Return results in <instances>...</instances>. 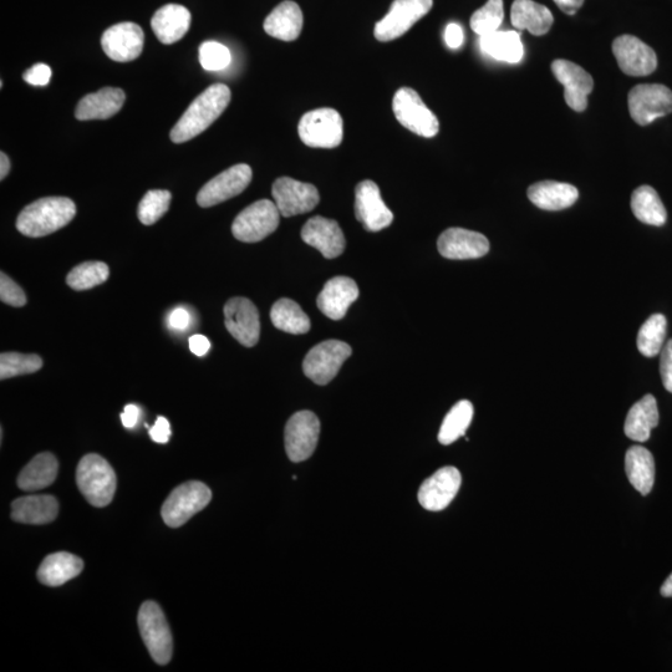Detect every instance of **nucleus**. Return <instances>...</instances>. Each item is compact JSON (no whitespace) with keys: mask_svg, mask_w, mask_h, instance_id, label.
<instances>
[{"mask_svg":"<svg viewBox=\"0 0 672 672\" xmlns=\"http://www.w3.org/2000/svg\"><path fill=\"white\" fill-rule=\"evenodd\" d=\"M224 323L239 344L252 348L261 336V320L256 305L247 298L229 299L224 305Z\"/></svg>","mask_w":672,"mask_h":672,"instance_id":"obj_15","label":"nucleus"},{"mask_svg":"<svg viewBox=\"0 0 672 672\" xmlns=\"http://www.w3.org/2000/svg\"><path fill=\"white\" fill-rule=\"evenodd\" d=\"M59 503L53 496L20 497L12 504L13 521L25 524H47L55 521Z\"/></svg>","mask_w":672,"mask_h":672,"instance_id":"obj_32","label":"nucleus"},{"mask_svg":"<svg viewBox=\"0 0 672 672\" xmlns=\"http://www.w3.org/2000/svg\"><path fill=\"white\" fill-rule=\"evenodd\" d=\"M350 345L339 340H328L314 346L305 356L303 371L315 384L327 385L338 375L341 366L350 358Z\"/></svg>","mask_w":672,"mask_h":672,"instance_id":"obj_10","label":"nucleus"},{"mask_svg":"<svg viewBox=\"0 0 672 672\" xmlns=\"http://www.w3.org/2000/svg\"><path fill=\"white\" fill-rule=\"evenodd\" d=\"M303 23V13L299 5L285 0L268 15L263 27L266 33L273 38L283 40V42H294L302 33Z\"/></svg>","mask_w":672,"mask_h":672,"instance_id":"obj_27","label":"nucleus"},{"mask_svg":"<svg viewBox=\"0 0 672 672\" xmlns=\"http://www.w3.org/2000/svg\"><path fill=\"white\" fill-rule=\"evenodd\" d=\"M84 563L74 554L59 552L50 554L38 569L40 583L48 587H60L83 572Z\"/></svg>","mask_w":672,"mask_h":672,"instance_id":"obj_31","label":"nucleus"},{"mask_svg":"<svg viewBox=\"0 0 672 672\" xmlns=\"http://www.w3.org/2000/svg\"><path fill=\"white\" fill-rule=\"evenodd\" d=\"M629 112L636 124L651 122L672 112V91L663 84H640L628 96Z\"/></svg>","mask_w":672,"mask_h":672,"instance_id":"obj_11","label":"nucleus"},{"mask_svg":"<svg viewBox=\"0 0 672 672\" xmlns=\"http://www.w3.org/2000/svg\"><path fill=\"white\" fill-rule=\"evenodd\" d=\"M302 239L328 259L338 258L345 251V236L338 222L322 216L310 218L305 223Z\"/></svg>","mask_w":672,"mask_h":672,"instance_id":"obj_22","label":"nucleus"},{"mask_svg":"<svg viewBox=\"0 0 672 672\" xmlns=\"http://www.w3.org/2000/svg\"><path fill=\"white\" fill-rule=\"evenodd\" d=\"M511 20L514 28L528 30L537 37L547 34L554 22L551 10L533 0H514Z\"/></svg>","mask_w":672,"mask_h":672,"instance_id":"obj_29","label":"nucleus"},{"mask_svg":"<svg viewBox=\"0 0 672 672\" xmlns=\"http://www.w3.org/2000/svg\"><path fill=\"white\" fill-rule=\"evenodd\" d=\"M272 195L280 216L287 218L312 212L320 201L317 187L290 177L278 178L274 182Z\"/></svg>","mask_w":672,"mask_h":672,"instance_id":"obj_14","label":"nucleus"},{"mask_svg":"<svg viewBox=\"0 0 672 672\" xmlns=\"http://www.w3.org/2000/svg\"><path fill=\"white\" fill-rule=\"evenodd\" d=\"M10 171V161L8 159V156L2 152L0 154V180H4L5 177L8 176V173Z\"/></svg>","mask_w":672,"mask_h":672,"instance_id":"obj_53","label":"nucleus"},{"mask_svg":"<svg viewBox=\"0 0 672 672\" xmlns=\"http://www.w3.org/2000/svg\"><path fill=\"white\" fill-rule=\"evenodd\" d=\"M668 322L663 314H654L646 320L638 334V349L641 354L654 358L664 348Z\"/></svg>","mask_w":672,"mask_h":672,"instance_id":"obj_38","label":"nucleus"},{"mask_svg":"<svg viewBox=\"0 0 672 672\" xmlns=\"http://www.w3.org/2000/svg\"><path fill=\"white\" fill-rule=\"evenodd\" d=\"M141 411L136 405H127L121 415L122 425L126 429H134L139 422Z\"/></svg>","mask_w":672,"mask_h":672,"instance_id":"obj_51","label":"nucleus"},{"mask_svg":"<svg viewBox=\"0 0 672 672\" xmlns=\"http://www.w3.org/2000/svg\"><path fill=\"white\" fill-rule=\"evenodd\" d=\"M190 322V314H188L185 308H177L173 310L170 318H168V325H170V328L173 330H178V332H183V330H186L188 325H190Z\"/></svg>","mask_w":672,"mask_h":672,"instance_id":"obj_48","label":"nucleus"},{"mask_svg":"<svg viewBox=\"0 0 672 672\" xmlns=\"http://www.w3.org/2000/svg\"><path fill=\"white\" fill-rule=\"evenodd\" d=\"M0 299L10 307L20 308L27 304V295L7 274H0Z\"/></svg>","mask_w":672,"mask_h":672,"instance_id":"obj_44","label":"nucleus"},{"mask_svg":"<svg viewBox=\"0 0 672 672\" xmlns=\"http://www.w3.org/2000/svg\"><path fill=\"white\" fill-rule=\"evenodd\" d=\"M212 500V492L205 483L190 481L172 491L162 506V518L168 527L178 528L205 509Z\"/></svg>","mask_w":672,"mask_h":672,"instance_id":"obj_4","label":"nucleus"},{"mask_svg":"<svg viewBox=\"0 0 672 672\" xmlns=\"http://www.w3.org/2000/svg\"><path fill=\"white\" fill-rule=\"evenodd\" d=\"M553 75L564 86L565 103L570 109L583 112L588 108V95L594 89V80L582 66L568 60H554Z\"/></svg>","mask_w":672,"mask_h":672,"instance_id":"obj_19","label":"nucleus"},{"mask_svg":"<svg viewBox=\"0 0 672 672\" xmlns=\"http://www.w3.org/2000/svg\"><path fill=\"white\" fill-rule=\"evenodd\" d=\"M462 477L456 467H444L422 483L419 502L431 512L444 511L460 491Z\"/></svg>","mask_w":672,"mask_h":672,"instance_id":"obj_20","label":"nucleus"},{"mask_svg":"<svg viewBox=\"0 0 672 672\" xmlns=\"http://www.w3.org/2000/svg\"><path fill=\"white\" fill-rule=\"evenodd\" d=\"M144 45V30L140 25L130 22L112 25L101 38L105 54L117 63H129L139 58Z\"/></svg>","mask_w":672,"mask_h":672,"instance_id":"obj_18","label":"nucleus"},{"mask_svg":"<svg viewBox=\"0 0 672 672\" xmlns=\"http://www.w3.org/2000/svg\"><path fill=\"white\" fill-rule=\"evenodd\" d=\"M150 436L157 444H167L171 437L170 422L165 417H159L156 424L150 429Z\"/></svg>","mask_w":672,"mask_h":672,"instance_id":"obj_47","label":"nucleus"},{"mask_svg":"<svg viewBox=\"0 0 672 672\" xmlns=\"http://www.w3.org/2000/svg\"><path fill=\"white\" fill-rule=\"evenodd\" d=\"M139 628L151 658L159 665L170 663L173 653L172 634L159 604L155 602L142 604L139 612Z\"/></svg>","mask_w":672,"mask_h":672,"instance_id":"obj_7","label":"nucleus"},{"mask_svg":"<svg viewBox=\"0 0 672 672\" xmlns=\"http://www.w3.org/2000/svg\"><path fill=\"white\" fill-rule=\"evenodd\" d=\"M75 215L76 206L70 198H40L20 212L17 228L30 238L45 237L68 226Z\"/></svg>","mask_w":672,"mask_h":672,"instance_id":"obj_2","label":"nucleus"},{"mask_svg":"<svg viewBox=\"0 0 672 672\" xmlns=\"http://www.w3.org/2000/svg\"><path fill=\"white\" fill-rule=\"evenodd\" d=\"M445 40L448 48H460L463 40H465V34H463V29L460 25L456 23L448 24L445 30Z\"/></svg>","mask_w":672,"mask_h":672,"instance_id":"obj_49","label":"nucleus"},{"mask_svg":"<svg viewBox=\"0 0 672 672\" xmlns=\"http://www.w3.org/2000/svg\"><path fill=\"white\" fill-rule=\"evenodd\" d=\"M300 140L314 149H335L344 137V122L334 109L307 112L299 121Z\"/></svg>","mask_w":672,"mask_h":672,"instance_id":"obj_5","label":"nucleus"},{"mask_svg":"<svg viewBox=\"0 0 672 672\" xmlns=\"http://www.w3.org/2000/svg\"><path fill=\"white\" fill-rule=\"evenodd\" d=\"M355 215L368 232L383 231L394 221V215L381 198L379 186L370 180L356 186Z\"/></svg>","mask_w":672,"mask_h":672,"instance_id":"obj_16","label":"nucleus"},{"mask_svg":"<svg viewBox=\"0 0 672 672\" xmlns=\"http://www.w3.org/2000/svg\"><path fill=\"white\" fill-rule=\"evenodd\" d=\"M252 177V168L248 165L229 167L201 188L197 195L198 206L202 208L217 206L241 195L251 183Z\"/></svg>","mask_w":672,"mask_h":672,"instance_id":"obj_13","label":"nucleus"},{"mask_svg":"<svg viewBox=\"0 0 672 672\" xmlns=\"http://www.w3.org/2000/svg\"><path fill=\"white\" fill-rule=\"evenodd\" d=\"M613 53L619 68L629 76H646L658 68V56L653 48L634 35H621L613 43Z\"/></svg>","mask_w":672,"mask_h":672,"instance_id":"obj_17","label":"nucleus"},{"mask_svg":"<svg viewBox=\"0 0 672 672\" xmlns=\"http://www.w3.org/2000/svg\"><path fill=\"white\" fill-rule=\"evenodd\" d=\"M23 79L33 86H45L52 79V69L47 64H35L25 71Z\"/></svg>","mask_w":672,"mask_h":672,"instance_id":"obj_45","label":"nucleus"},{"mask_svg":"<svg viewBox=\"0 0 672 672\" xmlns=\"http://www.w3.org/2000/svg\"><path fill=\"white\" fill-rule=\"evenodd\" d=\"M76 483L86 500L95 507L108 506L116 492L114 468L95 453L81 458L76 471Z\"/></svg>","mask_w":672,"mask_h":672,"instance_id":"obj_3","label":"nucleus"},{"mask_svg":"<svg viewBox=\"0 0 672 672\" xmlns=\"http://www.w3.org/2000/svg\"><path fill=\"white\" fill-rule=\"evenodd\" d=\"M43 368V360L35 354L3 353L0 355V379L37 373Z\"/></svg>","mask_w":672,"mask_h":672,"instance_id":"obj_40","label":"nucleus"},{"mask_svg":"<svg viewBox=\"0 0 672 672\" xmlns=\"http://www.w3.org/2000/svg\"><path fill=\"white\" fill-rule=\"evenodd\" d=\"M229 101H231V90L227 85H211L193 101L190 108L173 126L171 140L175 144H182V142L195 139L223 114Z\"/></svg>","mask_w":672,"mask_h":672,"instance_id":"obj_1","label":"nucleus"},{"mask_svg":"<svg viewBox=\"0 0 672 672\" xmlns=\"http://www.w3.org/2000/svg\"><path fill=\"white\" fill-rule=\"evenodd\" d=\"M631 210L640 222L661 227L668 221V212L659 193L650 186L636 188L631 196Z\"/></svg>","mask_w":672,"mask_h":672,"instance_id":"obj_35","label":"nucleus"},{"mask_svg":"<svg viewBox=\"0 0 672 672\" xmlns=\"http://www.w3.org/2000/svg\"><path fill=\"white\" fill-rule=\"evenodd\" d=\"M473 419V405L462 400L452 407L445 417L439 434L440 444L448 446L466 435Z\"/></svg>","mask_w":672,"mask_h":672,"instance_id":"obj_37","label":"nucleus"},{"mask_svg":"<svg viewBox=\"0 0 672 672\" xmlns=\"http://www.w3.org/2000/svg\"><path fill=\"white\" fill-rule=\"evenodd\" d=\"M280 212L269 200L254 202L239 213L232 224L233 236L244 243H257L271 236L279 226Z\"/></svg>","mask_w":672,"mask_h":672,"instance_id":"obj_8","label":"nucleus"},{"mask_svg":"<svg viewBox=\"0 0 672 672\" xmlns=\"http://www.w3.org/2000/svg\"><path fill=\"white\" fill-rule=\"evenodd\" d=\"M658 425V402L653 395H645L631 407L626 416L624 432L630 440L645 442L650 439L651 431Z\"/></svg>","mask_w":672,"mask_h":672,"instance_id":"obj_28","label":"nucleus"},{"mask_svg":"<svg viewBox=\"0 0 672 672\" xmlns=\"http://www.w3.org/2000/svg\"><path fill=\"white\" fill-rule=\"evenodd\" d=\"M661 595L665 598H672V573L670 577L665 580L663 587H661Z\"/></svg>","mask_w":672,"mask_h":672,"instance_id":"obj_54","label":"nucleus"},{"mask_svg":"<svg viewBox=\"0 0 672 672\" xmlns=\"http://www.w3.org/2000/svg\"><path fill=\"white\" fill-rule=\"evenodd\" d=\"M190 10L180 4H167L155 13L151 27L162 44L171 45L185 37L190 29Z\"/></svg>","mask_w":672,"mask_h":672,"instance_id":"obj_24","label":"nucleus"},{"mask_svg":"<svg viewBox=\"0 0 672 672\" xmlns=\"http://www.w3.org/2000/svg\"><path fill=\"white\" fill-rule=\"evenodd\" d=\"M110 276L108 264L85 262L76 266L66 277V283L74 290H88L103 284Z\"/></svg>","mask_w":672,"mask_h":672,"instance_id":"obj_39","label":"nucleus"},{"mask_svg":"<svg viewBox=\"0 0 672 672\" xmlns=\"http://www.w3.org/2000/svg\"><path fill=\"white\" fill-rule=\"evenodd\" d=\"M482 52L504 63L517 64L522 60L524 49L521 34L517 32H495L480 38Z\"/></svg>","mask_w":672,"mask_h":672,"instance_id":"obj_34","label":"nucleus"},{"mask_svg":"<svg viewBox=\"0 0 672 672\" xmlns=\"http://www.w3.org/2000/svg\"><path fill=\"white\" fill-rule=\"evenodd\" d=\"M274 327L284 333L300 335L310 330V319L292 299H279L271 310Z\"/></svg>","mask_w":672,"mask_h":672,"instance_id":"obj_36","label":"nucleus"},{"mask_svg":"<svg viewBox=\"0 0 672 672\" xmlns=\"http://www.w3.org/2000/svg\"><path fill=\"white\" fill-rule=\"evenodd\" d=\"M563 13L574 15L583 7L584 0H554Z\"/></svg>","mask_w":672,"mask_h":672,"instance_id":"obj_52","label":"nucleus"},{"mask_svg":"<svg viewBox=\"0 0 672 672\" xmlns=\"http://www.w3.org/2000/svg\"><path fill=\"white\" fill-rule=\"evenodd\" d=\"M58 468V460L52 453H40L20 472L18 477L20 490L35 492L53 485L58 476Z\"/></svg>","mask_w":672,"mask_h":672,"instance_id":"obj_33","label":"nucleus"},{"mask_svg":"<svg viewBox=\"0 0 672 672\" xmlns=\"http://www.w3.org/2000/svg\"><path fill=\"white\" fill-rule=\"evenodd\" d=\"M359 297L358 284L348 277H335L324 285L317 299L318 308L325 317L343 319L350 305Z\"/></svg>","mask_w":672,"mask_h":672,"instance_id":"obj_23","label":"nucleus"},{"mask_svg":"<svg viewBox=\"0 0 672 672\" xmlns=\"http://www.w3.org/2000/svg\"><path fill=\"white\" fill-rule=\"evenodd\" d=\"M392 110H394L397 121L415 135L431 139L439 134V120L434 112L427 108L414 89L397 90L394 101H392Z\"/></svg>","mask_w":672,"mask_h":672,"instance_id":"obj_6","label":"nucleus"},{"mask_svg":"<svg viewBox=\"0 0 672 672\" xmlns=\"http://www.w3.org/2000/svg\"><path fill=\"white\" fill-rule=\"evenodd\" d=\"M232 56L221 43L206 42L200 47V63L207 71H220L231 64Z\"/></svg>","mask_w":672,"mask_h":672,"instance_id":"obj_43","label":"nucleus"},{"mask_svg":"<svg viewBox=\"0 0 672 672\" xmlns=\"http://www.w3.org/2000/svg\"><path fill=\"white\" fill-rule=\"evenodd\" d=\"M320 435V421L312 411H299L285 426L284 440L290 461L303 462L313 455Z\"/></svg>","mask_w":672,"mask_h":672,"instance_id":"obj_12","label":"nucleus"},{"mask_svg":"<svg viewBox=\"0 0 672 672\" xmlns=\"http://www.w3.org/2000/svg\"><path fill=\"white\" fill-rule=\"evenodd\" d=\"M504 18L503 0H488L481 9L473 13L471 18V28L473 32L480 35H487L497 32L500 29Z\"/></svg>","mask_w":672,"mask_h":672,"instance_id":"obj_42","label":"nucleus"},{"mask_svg":"<svg viewBox=\"0 0 672 672\" xmlns=\"http://www.w3.org/2000/svg\"><path fill=\"white\" fill-rule=\"evenodd\" d=\"M172 200L171 192L166 190H152L146 193L142 198L137 216L145 226H152L160 220L170 208Z\"/></svg>","mask_w":672,"mask_h":672,"instance_id":"obj_41","label":"nucleus"},{"mask_svg":"<svg viewBox=\"0 0 672 672\" xmlns=\"http://www.w3.org/2000/svg\"><path fill=\"white\" fill-rule=\"evenodd\" d=\"M625 472L631 485L641 495H649L655 482V461L653 455L643 446L630 447L625 455Z\"/></svg>","mask_w":672,"mask_h":672,"instance_id":"obj_30","label":"nucleus"},{"mask_svg":"<svg viewBox=\"0 0 672 672\" xmlns=\"http://www.w3.org/2000/svg\"><path fill=\"white\" fill-rule=\"evenodd\" d=\"M528 198L541 210L562 211L578 201L579 191L569 183L543 181L528 188Z\"/></svg>","mask_w":672,"mask_h":672,"instance_id":"obj_25","label":"nucleus"},{"mask_svg":"<svg viewBox=\"0 0 672 672\" xmlns=\"http://www.w3.org/2000/svg\"><path fill=\"white\" fill-rule=\"evenodd\" d=\"M190 349L197 356H205L211 349L210 340L205 335H193L190 338Z\"/></svg>","mask_w":672,"mask_h":672,"instance_id":"obj_50","label":"nucleus"},{"mask_svg":"<svg viewBox=\"0 0 672 672\" xmlns=\"http://www.w3.org/2000/svg\"><path fill=\"white\" fill-rule=\"evenodd\" d=\"M660 374L664 388L672 394V339L661 350Z\"/></svg>","mask_w":672,"mask_h":672,"instance_id":"obj_46","label":"nucleus"},{"mask_svg":"<svg viewBox=\"0 0 672 672\" xmlns=\"http://www.w3.org/2000/svg\"><path fill=\"white\" fill-rule=\"evenodd\" d=\"M442 257L453 261H466L485 257L490 252V242L483 234L463 228H448L437 241Z\"/></svg>","mask_w":672,"mask_h":672,"instance_id":"obj_21","label":"nucleus"},{"mask_svg":"<svg viewBox=\"0 0 672 672\" xmlns=\"http://www.w3.org/2000/svg\"><path fill=\"white\" fill-rule=\"evenodd\" d=\"M124 90L104 88L98 93L86 95L76 108V119L81 121L106 120L117 114L124 106Z\"/></svg>","mask_w":672,"mask_h":672,"instance_id":"obj_26","label":"nucleus"},{"mask_svg":"<svg viewBox=\"0 0 672 672\" xmlns=\"http://www.w3.org/2000/svg\"><path fill=\"white\" fill-rule=\"evenodd\" d=\"M432 5L434 0H394L389 13L375 25V38L388 43L402 37L430 12Z\"/></svg>","mask_w":672,"mask_h":672,"instance_id":"obj_9","label":"nucleus"}]
</instances>
